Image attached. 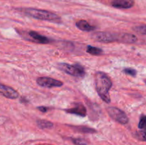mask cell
<instances>
[{"label":"cell","mask_w":146,"mask_h":145,"mask_svg":"<svg viewBox=\"0 0 146 145\" xmlns=\"http://www.w3.org/2000/svg\"><path fill=\"white\" fill-rule=\"evenodd\" d=\"M96 90L100 98L107 103L111 102L109 91L112 87L111 78L104 72H97L95 75Z\"/></svg>","instance_id":"1"},{"label":"cell","mask_w":146,"mask_h":145,"mask_svg":"<svg viewBox=\"0 0 146 145\" xmlns=\"http://www.w3.org/2000/svg\"><path fill=\"white\" fill-rule=\"evenodd\" d=\"M19 10L26 15H28L29 16L33 17V18H36V19L43 20V21H55V22H57V21L61 20L60 16H58L56 14H54L51 11H46V10L34 8H22L19 9Z\"/></svg>","instance_id":"2"},{"label":"cell","mask_w":146,"mask_h":145,"mask_svg":"<svg viewBox=\"0 0 146 145\" xmlns=\"http://www.w3.org/2000/svg\"><path fill=\"white\" fill-rule=\"evenodd\" d=\"M58 68L66 73L75 77H84L85 75V71L81 65H70L66 63H58Z\"/></svg>","instance_id":"3"},{"label":"cell","mask_w":146,"mask_h":145,"mask_svg":"<svg viewBox=\"0 0 146 145\" xmlns=\"http://www.w3.org/2000/svg\"><path fill=\"white\" fill-rule=\"evenodd\" d=\"M108 115L111 118L116 122H119L121 125H126L128 124V116L126 114L118 108L115 107H110L107 109Z\"/></svg>","instance_id":"4"},{"label":"cell","mask_w":146,"mask_h":145,"mask_svg":"<svg viewBox=\"0 0 146 145\" xmlns=\"http://www.w3.org/2000/svg\"><path fill=\"white\" fill-rule=\"evenodd\" d=\"M92 38L98 42L111 43L118 41V35L108 32H97L92 34Z\"/></svg>","instance_id":"5"},{"label":"cell","mask_w":146,"mask_h":145,"mask_svg":"<svg viewBox=\"0 0 146 145\" xmlns=\"http://www.w3.org/2000/svg\"><path fill=\"white\" fill-rule=\"evenodd\" d=\"M36 82L38 85L44 88H51L54 87H61L64 83L61 81L48 77H40L36 80Z\"/></svg>","instance_id":"6"},{"label":"cell","mask_w":146,"mask_h":145,"mask_svg":"<svg viewBox=\"0 0 146 145\" xmlns=\"http://www.w3.org/2000/svg\"><path fill=\"white\" fill-rule=\"evenodd\" d=\"M0 94L9 99L14 100L19 98V93L17 90L11 87L0 84Z\"/></svg>","instance_id":"7"},{"label":"cell","mask_w":146,"mask_h":145,"mask_svg":"<svg viewBox=\"0 0 146 145\" xmlns=\"http://www.w3.org/2000/svg\"><path fill=\"white\" fill-rule=\"evenodd\" d=\"M65 111L67 113L78 115V116L82 117H84L86 116L87 115L86 109L85 107L81 103H76V104L75 107L69 108V109H65Z\"/></svg>","instance_id":"8"},{"label":"cell","mask_w":146,"mask_h":145,"mask_svg":"<svg viewBox=\"0 0 146 145\" xmlns=\"http://www.w3.org/2000/svg\"><path fill=\"white\" fill-rule=\"evenodd\" d=\"M134 4V0H111V5L117 9H130Z\"/></svg>","instance_id":"9"},{"label":"cell","mask_w":146,"mask_h":145,"mask_svg":"<svg viewBox=\"0 0 146 145\" xmlns=\"http://www.w3.org/2000/svg\"><path fill=\"white\" fill-rule=\"evenodd\" d=\"M29 35L30 38H32V41L36 43H38V44H48L50 43V40L49 38H48L47 37L41 35V34H38L36 31H30L29 32Z\"/></svg>","instance_id":"10"},{"label":"cell","mask_w":146,"mask_h":145,"mask_svg":"<svg viewBox=\"0 0 146 145\" xmlns=\"http://www.w3.org/2000/svg\"><path fill=\"white\" fill-rule=\"evenodd\" d=\"M138 41V38L135 35L132 34H122L121 35H118V41L125 44H134Z\"/></svg>","instance_id":"11"},{"label":"cell","mask_w":146,"mask_h":145,"mask_svg":"<svg viewBox=\"0 0 146 145\" xmlns=\"http://www.w3.org/2000/svg\"><path fill=\"white\" fill-rule=\"evenodd\" d=\"M76 25L77 28L84 31H92L96 28V26L89 24L85 20H80L79 21H77Z\"/></svg>","instance_id":"12"},{"label":"cell","mask_w":146,"mask_h":145,"mask_svg":"<svg viewBox=\"0 0 146 145\" xmlns=\"http://www.w3.org/2000/svg\"><path fill=\"white\" fill-rule=\"evenodd\" d=\"M36 123L38 127L41 129H50L54 126V124L52 122L46 120V119H38L36 121Z\"/></svg>","instance_id":"13"},{"label":"cell","mask_w":146,"mask_h":145,"mask_svg":"<svg viewBox=\"0 0 146 145\" xmlns=\"http://www.w3.org/2000/svg\"><path fill=\"white\" fill-rule=\"evenodd\" d=\"M86 51L88 53H90L94 55H99L101 53H103L102 49L97 48V47L92 46V45H88L86 48Z\"/></svg>","instance_id":"14"},{"label":"cell","mask_w":146,"mask_h":145,"mask_svg":"<svg viewBox=\"0 0 146 145\" xmlns=\"http://www.w3.org/2000/svg\"><path fill=\"white\" fill-rule=\"evenodd\" d=\"M134 136L138 140L142 141V142H146V128L141 129V130L135 132Z\"/></svg>","instance_id":"15"},{"label":"cell","mask_w":146,"mask_h":145,"mask_svg":"<svg viewBox=\"0 0 146 145\" xmlns=\"http://www.w3.org/2000/svg\"><path fill=\"white\" fill-rule=\"evenodd\" d=\"M133 31L143 35H146V25H140L133 27Z\"/></svg>","instance_id":"16"},{"label":"cell","mask_w":146,"mask_h":145,"mask_svg":"<svg viewBox=\"0 0 146 145\" xmlns=\"http://www.w3.org/2000/svg\"><path fill=\"white\" fill-rule=\"evenodd\" d=\"M123 72H125V74H127V75H131V76H133V77H135L137 75L136 70L133 69V68H124Z\"/></svg>","instance_id":"17"},{"label":"cell","mask_w":146,"mask_h":145,"mask_svg":"<svg viewBox=\"0 0 146 145\" xmlns=\"http://www.w3.org/2000/svg\"><path fill=\"white\" fill-rule=\"evenodd\" d=\"M138 128L140 129L146 128V115H143L140 119L139 124H138Z\"/></svg>","instance_id":"18"},{"label":"cell","mask_w":146,"mask_h":145,"mask_svg":"<svg viewBox=\"0 0 146 145\" xmlns=\"http://www.w3.org/2000/svg\"><path fill=\"white\" fill-rule=\"evenodd\" d=\"M77 129L79 132H88V133H94V132H96V130H94V129L86 127H78Z\"/></svg>","instance_id":"19"},{"label":"cell","mask_w":146,"mask_h":145,"mask_svg":"<svg viewBox=\"0 0 146 145\" xmlns=\"http://www.w3.org/2000/svg\"><path fill=\"white\" fill-rule=\"evenodd\" d=\"M72 142L76 145H87V142L84 139L81 138H77V139H72Z\"/></svg>","instance_id":"20"},{"label":"cell","mask_w":146,"mask_h":145,"mask_svg":"<svg viewBox=\"0 0 146 145\" xmlns=\"http://www.w3.org/2000/svg\"><path fill=\"white\" fill-rule=\"evenodd\" d=\"M37 109H38V110L41 111V112H46L47 110H48V109H49V107H44V106H40V107H37Z\"/></svg>","instance_id":"21"},{"label":"cell","mask_w":146,"mask_h":145,"mask_svg":"<svg viewBox=\"0 0 146 145\" xmlns=\"http://www.w3.org/2000/svg\"><path fill=\"white\" fill-rule=\"evenodd\" d=\"M144 82H145V84H146V80H144Z\"/></svg>","instance_id":"22"}]
</instances>
